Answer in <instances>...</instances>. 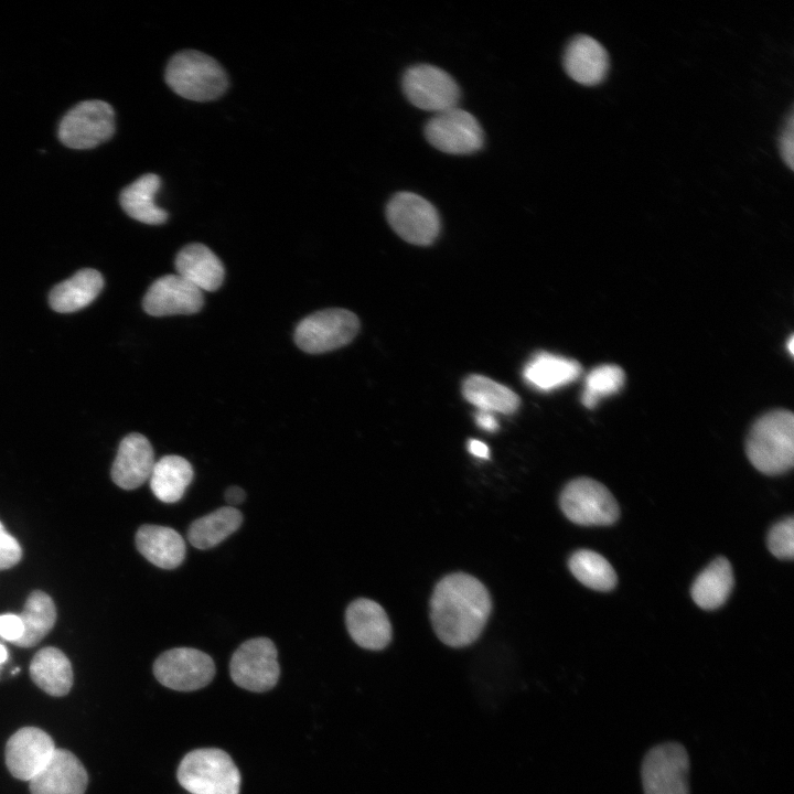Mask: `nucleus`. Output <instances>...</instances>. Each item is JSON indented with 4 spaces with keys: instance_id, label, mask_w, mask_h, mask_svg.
Wrapping results in <instances>:
<instances>
[{
    "instance_id": "obj_24",
    "label": "nucleus",
    "mask_w": 794,
    "mask_h": 794,
    "mask_svg": "<svg viewBox=\"0 0 794 794\" xmlns=\"http://www.w3.org/2000/svg\"><path fill=\"white\" fill-rule=\"evenodd\" d=\"M30 675L36 686L51 696L66 695L73 685V670L67 656L56 647H44L35 653Z\"/></svg>"
},
{
    "instance_id": "obj_41",
    "label": "nucleus",
    "mask_w": 794,
    "mask_h": 794,
    "mask_svg": "<svg viewBox=\"0 0 794 794\" xmlns=\"http://www.w3.org/2000/svg\"><path fill=\"white\" fill-rule=\"evenodd\" d=\"M787 344H788L787 346H788L790 353L793 354V353H794V350H793L794 339H793V336L790 337Z\"/></svg>"
},
{
    "instance_id": "obj_13",
    "label": "nucleus",
    "mask_w": 794,
    "mask_h": 794,
    "mask_svg": "<svg viewBox=\"0 0 794 794\" xmlns=\"http://www.w3.org/2000/svg\"><path fill=\"white\" fill-rule=\"evenodd\" d=\"M401 86L406 98L417 108L434 114L457 107L460 88L446 71L429 64L406 69Z\"/></svg>"
},
{
    "instance_id": "obj_37",
    "label": "nucleus",
    "mask_w": 794,
    "mask_h": 794,
    "mask_svg": "<svg viewBox=\"0 0 794 794\" xmlns=\"http://www.w3.org/2000/svg\"><path fill=\"white\" fill-rule=\"evenodd\" d=\"M475 422L481 429L489 432H494L498 428L495 415L487 411L478 410L475 414Z\"/></svg>"
},
{
    "instance_id": "obj_35",
    "label": "nucleus",
    "mask_w": 794,
    "mask_h": 794,
    "mask_svg": "<svg viewBox=\"0 0 794 794\" xmlns=\"http://www.w3.org/2000/svg\"><path fill=\"white\" fill-rule=\"evenodd\" d=\"M23 634V624L19 615L7 613L0 615V636L15 643Z\"/></svg>"
},
{
    "instance_id": "obj_11",
    "label": "nucleus",
    "mask_w": 794,
    "mask_h": 794,
    "mask_svg": "<svg viewBox=\"0 0 794 794\" xmlns=\"http://www.w3.org/2000/svg\"><path fill=\"white\" fill-rule=\"evenodd\" d=\"M425 136L432 147L449 154H470L484 143L476 118L458 106L434 114L425 126Z\"/></svg>"
},
{
    "instance_id": "obj_36",
    "label": "nucleus",
    "mask_w": 794,
    "mask_h": 794,
    "mask_svg": "<svg viewBox=\"0 0 794 794\" xmlns=\"http://www.w3.org/2000/svg\"><path fill=\"white\" fill-rule=\"evenodd\" d=\"M793 114H791L780 138V150L785 163L790 167V169H793Z\"/></svg>"
},
{
    "instance_id": "obj_22",
    "label": "nucleus",
    "mask_w": 794,
    "mask_h": 794,
    "mask_svg": "<svg viewBox=\"0 0 794 794\" xmlns=\"http://www.w3.org/2000/svg\"><path fill=\"white\" fill-rule=\"evenodd\" d=\"M581 373L577 361L540 352L535 354L524 366V380L532 387L550 391L575 382Z\"/></svg>"
},
{
    "instance_id": "obj_27",
    "label": "nucleus",
    "mask_w": 794,
    "mask_h": 794,
    "mask_svg": "<svg viewBox=\"0 0 794 794\" xmlns=\"http://www.w3.org/2000/svg\"><path fill=\"white\" fill-rule=\"evenodd\" d=\"M150 489L163 503L182 498L193 480L191 463L180 455H165L154 462L150 474Z\"/></svg>"
},
{
    "instance_id": "obj_9",
    "label": "nucleus",
    "mask_w": 794,
    "mask_h": 794,
    "mask_svg": "<svg viewBox=\"0 0 794 794\" xmlns=\"http://www.w3.org/2000/svg\"><path fill=\"white\" fill-rule=\"evenodd\" d=\"M688 773L689 758L680 743L657 744L642 762L644 794H689Z\"/></svg>"
},
{
    "instance_id": "obj_4",
    "label": "nucleus",
    "mask_w": 794,
    "mask_h": 794,
    "mask_svg": "<svg viewBox=\"0 0 794 794\" xmlns=\"http://www.w3.org/2000/svg\"><path fill=\"white\" fill-rule=\"evenodd\" d=\"M178 780L192 794H239V771L221 749L189 752L179 765Z\"/></svg>"
},
{
    "instance_id": "obj_10",
    "label": "nucleus",
    "mask_w": 794,
    "mask_h": 794,
    "mask_svg": "<svg viewBox=\"0 0 794 794\" xmlns=\"http://www.w3.org/2000/svg\"><path fill=\"white\" fill-rule=\"evenodd\" d=\"M229 673L233 682L244 689L262 693L273 688L280 675L273 642L268 637L244 642L232 655Z\"/></svg>"
},
{
    "instance_id": "obj_18",
    "label": "nucleus",
    "mask_w": 794,
    "mask_h": 794,
    "mask_svg": "<svg viewBox=\"0 0 794 794\" xmlns=\"http://www.w3.org/2000/svg\"><path fill=\"white\" fill-rule=\"evenodd\" d=\"M345 621L351 637L363 648L378 651L390 641L391 626L388 616L373 600L353 601L347 607Z\"/></svg>"
},
{
    "instance_id": "obj_26",
    "label": "nucleus",
    "mask_w": 794,
    "mask_h": 794,
    "mask_svg": "<svg viewBox=\"0 0 794 794\" xmlns=\"http://www.w3.org/2000/svg\"><path fill=\"white\" fill-rule=\"evenodd\" d=\"M462 394L478 410L494 415L513 414L519 407L516 393L483 375L468 376L462 384Z\"/></svg>"
},
{
    "instance_id": "obj_8",
    "label": "nucleus",
    "mask_w": 794,
    "mask_h": 794,
    "mask_svg": "<svg viewBox=\"0 0 794 794\" xmlns=\"http://www.w3.org/2000/svg\"><path fill=\"white\" fill-rule=\"evenodd\" d=\"M560 507L568 519L583 526H607L619 518V506L601 483L579 478L561 492Z\"/></svg>"
},
{
    "instance_id": "obj_15",
    "label": "nucleus",
    "mask_w": 794,
    "mask_h": 794,
    "mask_svg": "<svg viewBox=\"0 0 794 794\" xmlns=\"http://www.w3.org/2000/svg\"><path fill=\"white\" fill-rule=\"evenodd\" d=\"M203 304V292L178 273L157 279L142 301L144 311L153 316L193 314Z\"/></svg>"
},
{
    "instance_id": "obj_38",
    "label": "nucleus",
    "mask_w": 794,
    "mask_h": 794,
    "mask_svg": "<svg viewBox=\"0 0 794 794\" xmlns=\"http://www.w3.org/2000/svg\"><path fill=\"white\" fill-rule=\"evenodd\" d=\"M245 498H246L245 491L237 485L229 486L225 491V500L229 504V506L234 507V505L242 504L245 501Z\"/></svg>"
},
{
    "instance_id": "obj_25",
    "label": "nucleus",
    "mask_w": 794,
    "mask_h": 794,
    "mask_svg": "<svg viewBox=\"0 0 794 794\" xmlns=\"http://www.w3.org/2000/svg\"><path fill=\"white\" fill-rule=\"evenodd\" d=\"M161 180L157 174L148 173L126 186L119 196L122 210L133 219L149 225H159L167 221L168 213L157 206L154 197Z\"/></svg>"
},
{
    "instance_id": "obj_7",
    "label": "nucleus",
    "mask_w": 794,
    "mask_h": 794,
    "mask_svg": "<svg viewBox=\"0 0 794 794\" xmlns=\"http://www.w3.org/2000/svg\"><path fill=\"white\" fill-rule=\"evenodd\" d=\"M386 217L394 232L409 244L430 245L440 233L437 208L412 192L395 194L386 206Z\"/></svg>"
},
{
    "instance_id": "obj_28",
    "label": "nucleus",
    "mask_w": 794,
    "mask_h": 794,
    "mask_svg": "<svg viewBox=\"0 0 794 794\" xmlns=\"http://www.w3.org/2000/svg\"><path fill=\"white\" fill-rule=\"evenodd\" d=\"M733 581L730 562L723 557H718L694 581L693 600L701 609H717L728 599L733 588Z\"/></svg>"
},
{
    "instance_id": "obj_6",
    "label": "nucleus",
    "mask_w": 794,
    "mask_h": 794,
    "mask_svg": "<svg viewBox=\"0 0 794 794\" xmlns=\"http://www.w3.org/2000/svg\"><path fill=\"white\" fill-rule=\"evenodd\" d=\"M115 132V111L103 100H85L62 118L58 138L72 149H92L111 138Z\"/></svg>"
},
{
    "instance_id": "obj_40",
    "label": "nucleus",
    "mask_w": 794,
    "mask_h": 794,
    "mask_svg": "<svg viewBox=\"0 0 794 794\" xmlns=\"http://www.w3.org/2000/svg\"><path fill=\"white\" fill-rule=\"evenodd\" d=\"M7 659L8 651L2 644H0V664L4 663Z\"/></svg>"
},
{
    "instance_id": "obj_39",
    "label": "nucleus",
    "mask_w": 794,
    "mask_h": 794,
    "mask_svg": "<svg viewBox=\"0 0 794 794\" xmlns=\"http://www.w3.org/2000/svg\"><path fill=\"white\" fill-rule=\"evenodd\" d=\"M468 450L471 454L481 459H487L490 454L487 446L476 439L469 440Z\"/></svg>"
},
{
    "instance_id": "obj_20",
    "label": "nucleus",
    "mask_w": 794,
    "mask_h": 794,
    "mask_svg": "<svg viewBox=\"0 0 794 794\" xmlns=\"http://www.w3.org/2000/svg\"><path fill=\"white\" fill-rule=\"evenodd\" d=\"M179 276L198 290L215 291L224 280L225 270L218 257L205 245L194 243L184 246L175 257Z\"/></svg>"
},
{
    "instance_id": "obj_29",
    "label": "nucleus",
    "mask_w": 794,
    "mask_h": 794,
    "mask_svg": "<svg viewBox=\"0 0 794 794\" xmlns=\"http://www.w3.org/2000/svg\"><path fill=\"white\" fill-rule=\"evenodd\" d=\"M242 523L240 511L223 506L195 519L189 527L187 539L197 549H210L235 533Z\"/></svg>"
},
{
    "instance_id": "obj_34",
    "label": "nucleus",
    "mask_w": 794,
    "mask_h": 794,
    "mask_svg": "<svg viewBox=\"0 0 794 794\" xmlns=\"http://www.w3.org/2000/svg\"><path fill=\"white\" fill-rule=\"evenodd\" d=\"M22 557L18 540L11 536L0 522V570L15 566Z\"/></svg>"
},
{
    "instance_id": "obj_21",
    "label": "nucleus",
    "mask_w": 794,
    "mask_h": 794,
    "mask_svg": "<svg viewBox=\"0 0 794 794\" xmlns=\"http://www.w3.org/2000/svg\"><path fill=\"white\" fill-rule=\"evenodd\" d=\"M139 552L162 569H174L185 558L183 537L173 528L160 525H142L136 533Z\"/></svg>"
},
{
    "instance_id": "obj_23",
    "label": "nucleus",
    "mask_w": 794,
    "mask_h": 794,
    "mask_svg": "<svg viewBox=\"0 0 794 794\" xmlns=\"http://www.w3.org/2000/svg\"><path fill=\"white\" fill-rule=\"evenodd\" d=\"M104 278L99 271L85 268L55 286L49 297L51 308L60 313L84 309L100 293Z\"/></svg>"
},
{
    "instance_id": "obj_1",
    "label": "nucleus",
    "mask_w": 794,
    "mask_h": 794,
    "mask_svg": "<svg viewBox=\"0 0 794 794\" xmlns=\"http://www.w3.org/2000/svg\"><path fill=\"white\" fill-rule=\"evenodd\" d=\"M492 609L486 588L476 578L457 572L438 582L431 597L430 616L438 637L452 647L473 643Z\"/></svg>"
},
{
    "instance_id": "obj_33",
    "label": "nucleus",
    "mask_w": 794,
    "mask_h": 794,
    "mask_svg": "<svg viewBox=\"0 0 794 794\" xmlns=\"http://www.w3.org/2000/svg\"><path fill=\"white\" fill-rule=\"evenodd\" d=\"M770 551L780 559H792L794 555V521L787 517L775 524L768 535Z\"/></svg>"
},
{
    "instance_id": "obj_32",
    "label": "nucleus",
    "mask_w": 794,
    "mask_h": 794,
    "mask_svg": "<svg viewBox=\"0 0 794 794\" xmlns=\"http://www.w3.org/2000/svg\"><path fill=\"white\" fill-rule=\"evenodd\" d=\"M621 367L604 364L593 368L586 377L581 401L587 408L597 406L600 399L618 393L624 384Z\"/></svg>"
},
{
    "instance_id": "obj_2",
    "label": "nucleus",
    "mask_w": 794,
    "mask_h": 794,
    "mask_svg": "<svg viewBox=\"0 0 794 794\" xmlns=\"http://www.w3.org/2000/svg\"><path fill=\"white\" fill-rule=\"evenodd\" d=\"M749 461L760 472L782 474L794 462V417L790 410L777 409L759 418L745 444Z\"/></svg>"
},
{
    "instance_id": "obj_30",
    "label": "nucleus",
    "mask_w": 794,
    "mask_h": 794,
    "mask_svg": "<svg viewBox=\"0 0 794 794\" xmlns=\"http://www.w3.org/2000/svg\"><path fill=\"white\" fill-rule=\"evenodd\" d=\"M19 616L23 624V634L13 644L32 647L53 629L56 621L55 604L49 594L39 590L33 591Z\"/></svg>"
},
{
    "instance_id": "obj_31",
    "label": "nucleus",
    "mask_w": 794,
    "mask_h": 794,
    "mask_svg": "<svg viewBox=\"0 0 794 794\" xmlns=\"http://www.w3.org/2000/svg\"><path fill=\"white\" fill-rule=\"evenodd\" d=\"M569 569L584 586L598 591H609L616 583V575L610 562L601 555L580 549L569 559Z\"/></svg>"
},
{
    "instance_id": "obj_3",
    "label": "nucleus",
    "mask_w": 794,
    "mask_h": 794,
    "mask_svg": "<svg viewBox=\"0 0 794 794\" xmlns=\"http://www.w3.org/2000/svg\"><path fill=\"white\" fill-rule=\"evenodd\" d=\"M165 82L174 93L194 101L216 99L228 86L219 63L193 50L181 51L171 57L165 68Z\"/></svg>"
},
{
    "instance_id": "obj_17",
    "label": "nucleus",
    "mask_w": 794,
    "mask_h": 794,
    "mask_svg": "<svg viewBox=\"0 0 794 794\" xmlns=\"http://www.w3.org/2000/svg\"><path fill=\"white\" fill-rule=\"evenodd\" d=\"M154 462L150 441L141 433H129L118 447L111 466V479L124 490L137 489L150 478Z\"/></svg>"
},
{
    "instance_id": "obj_5",
    "label": "nucleus",
    "mask_w": 794,
    "mask_h": 794,
    "mask_svg": "<svg viewBox=\"0 0 794 794\" xmlns=\"http://www.w3.org/2000/svg\"><path fill=\"white\" fill-rule=\"evenodd\" d=\"M358 329L360 321L353 312L341 308L325 309L300 321L294 342L307 353L321 354L348 344Z\"/></svg>"
},
{
    "instance_id": "obj_16",
    "label": "nucleus",
    "mask_w": 794,
    "mask_h": 794,
    "mask_svg": "<svg viewBox=\"0 0 794 794\" xmlns=\"http://www.w3.org/2000/svg\"><path fill=\"white\" fill-rule=\"evenodd\" d=\"M29 782L31 794H84L88 775L72 752L55 749L45 766Z\"/></svg>"
},
{
    "instance_id": "obj_12",
    "label": "nucleus",
    "mask_w": 794,
    "mask_h": 794,
    "mask_svg": "<svg viewBox=\"0 0 794 794\" xmlns=\"http://www.w3.org/2000/svg\"><path fill=\"white\" fill-rule=\"evenodd\" d=\"M153 674L163 686L178 691H192L208 685L215 665L206 653L191 647L163 652L153 664Z\"/></svg>"
},
{
    "instance_id": "obj_19",
    "label": "nucleus",
    "mask_w": 794,
    "mask_h": 794,
    "mask_svg": "<svg viewBox=\"0 0 794 794\" xmlns=\"http://www.w3.org/2000/svg\"><path fill=\"white\" fill-rule=\"evenodd\" d=\"M566 73L577 83L594 86L602 83L609 71L605 49L589 35H577L567 45L564 54Z\"/></svg>"
},
{
    "instance_id": "obj_14",
    "label": "nucleus",
    "mask_w": 794,
    "mask_h": 794,
    "mask_svg": "<svg viewBox=\"0 0 794 794\" xmlns=\"http://www.w3.org/2000/svg\"><path fill=\"white\" fill-rule=\"evenodd\" d=\"M55 751L53 739L43 730L25 727L10 737L6 745V763L19 780L31 781Z\"/></svg>"
}]
</instances>
